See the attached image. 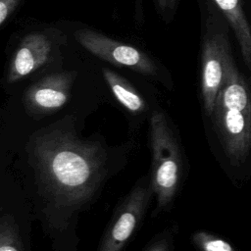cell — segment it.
Returning <instances> with one entry per match:
<instances>
[{
    "label": "cell",
    "mask_w": 251,
    "mask_h": 251,
    "mask_svg": "<svg viewBox=\"0 0 251 251\" xmlns=\"http://www.w3.org/2000/svg\"><path fill=\"white\" fill-rule=\"evenodd\" d=\"M33 156L42 181L63 206L84 203L102 179V148L70 131L52 129L42 133L34 141Z\"/></svg>",
    "instance_id": "cell-1"
},
{
    "label": "cell",
    "mask_w": 251,
    "mask_h": 251,
    "mask_svg": "<svg viewBox=\"0 0 251 251\" xmlns=\"http://www.w3.org/2000/svg\"><path fill=\"white\" fill-rule=\"evenodd\" d=\"M212 116L226 157L232 166L239 167L251 149V87L232 56L227 60Z\"/></svg>",
    "instance_id": "cell-2"
},
{
    "label": "cell",
    "mask_w": 251,
    "mask_h": 251,
    "mask_svg": "<svg viewBox=\"0 0 251 251\" xmlns=\"http://www.w3.org/2000/svg\"><path fill=\"white\" fill-rule=\"evenodd\" d=\"M150 144L152 150L151 186L156 194L158 208L168 206L177 189L180 176L178 145L166 117L154 112L150 118Z\"/></svg>",
    "instance_id": "cell-3"
},
{
    "label": "cell",
    "mask_w": 251,
    "mask_h": 251,
    "mask_svg": "<svg viewBox=\"0 0 251 251\" xmlns=\"http://www.w3.org/2000/svg\"><path fill=\"white\" fill-rule=\"evenodd\" d=\"M231 56L226 31L213 27L202 46L201 90L206 113L212 116L219 91L224 83L228 58Z\"/></svg>",
    "instance_id": "cell-4"
},
{
    "label": "cell",
    "mask_w": 251,
    "mask_h": 251,
    "mask_svg": "<svg viewBox=\"0 0 251 251\" xmlns=\"http://www.w3.org/2000/svg\"><path fill=\"white\" fill-rule=\"evenodd\" d=\"M75 37L84 49L104 61L127 67L147 75L157 74L154 62L145 53L131 45L116 41L88 28L76 30Z\"/></svg>",
    "instance_id": "cell-5"
},
{
    "label": "cell",
    "mask_w": 251,
    "mask_h": 251,
    "mask_svg": "<svg viewBox=\"0 0 251 251\" xmlns=\"http://www.w3.org/2000/svg\"><path fill=\"white\" fill-rule=\"evenodd\" d=\"M150 195V190L144 184L137 185L127 195L104 236L99 251L122 250L141 220Z\"/></svg>",
    "instance_id": "cell-6"
},
{
    "label": "cell",
    "mask_w": 251,
    "mask_h": 251,
    "mask_svg": "<svg viewBox=\"0 0 251 251\" xmlns=\"http://www.w3.org/2000/svg\"><path fill=\"white\" fill-rule=\"evenodd\" d=\"M75 77L74 72L54 73L42 77L25 92L26 109L37 116L58 111L68 102Z\"/></svg>",
    "instance_id": "cell-7"
},
{
    "label": "cell",
    "mask_w": 251,
    "mask_h": 251,
    "mask_svg": "<svg viewBox=\"0 0 251 251\" xmlns=\"http://www.w3.org/2000/svg\"><path fill=\"white\" fill-rule=\"evenodd\" d=\"M56 48L55 39L46 32H31L20 42L11 60L7 82L25 78L45 65Z\"/></svg>",
    "instance_id": "cell-8"
},
{
    "label": "cell",
    "mask_w": 251,
    "mask_h": 251,
    "mask_svg": "<svg viewBox=\"0 0 251 251\" xmlns=\"http://www.w3.org/2000/svg\"><path fill=\"white\" fill-rule=\"evenodd\" d=\"M231 26L238 41L244 63L251 75V28L240 0H213Z\"/></svg>",
    "instance_id": "cell-9"
},
{
    "label": "cell",
    "mask_w": 251,
    "mask_h": 251,
    "mask_svg": "<svg viewBox=\"0 0 251 251\" xmlns=\"http://www.w3.org/2000/svg\"><path fill=\"white\" fill-rule=\"evenodd\" d=\"M103 76L116 99L129 112L139 113L145 109V102L136 89L120 75L104 69Z\"/></svg>",
    "instance_id": "cell-10"
},
{
    "label": "cell",
    "mask_w": 251,
    "mask_h": 251,
    "mask_svg": "<svg viewBox=\"0 0 251 251\" xmlns=\"http://www.w3.org/2000/svg\"><path fill=\"white\" fill-rule=\"evenodd\" d=\"M0 251H23L18 226L10 215H4L1 219Z\"/></svg>",
    "instance_id": "cell-11"
},
{
    "label": "cell",
    "mask_w": 251,
    "mask_h": 251,
    "mask_svg": "<svg viewBox=\"0 0 251 251\" xmlns=\"http://www.w3.org/2000/svg\"><path fill=\"white\" fill-rule=\"evenodd\" d=\"M193 241L201 251H234L228 242L205 231L194 233Z\"/></svg>",
    "instance_id": "cell-12"
},
{
    "label": "cell",
    "mask_w": 251,
    "mask_h": 251,
    "mask_svg": "<svg viewBox=\"0 0 251 251\" xmlns=\"http://www.w3.org/2000/svg\"><path fill=\"white\" fill-rule=\"evenodd\" d=\"M20 0H0V25L2 26L17 8Z\"/></svg>",
    "instance_id": "cell-13"
},
{
    "label": "cell",
    "mask_w": 251,
    "mask_h": 251,
    "mask_svg": "<svg viewBox=\"0 0 251 251\" xmlns=\"http://www.w3.org/2000/svg\"><path fill=\"white\" fill-rule=\"evenodd\" d=\"M147 251H169V244L166 239H162L153 244Z\"/></svg>",
    "instance_id": "cell-14"
},
{
    "label": "cell",
    "mask_w": 251,
    "mask_h": 251,
    "mask_svg": "<svg viewBox=\"0 0 251 251\" xmlns=\"http://www.w3.org/2000/svg\"><path fill=\"white\" fill-rule=\"evenodd\" d=\"M177 0H157L159 7L162 10H173L176 7Z\"/></svg>",
    "instance_id": "cell-15"
}]
</instances>
